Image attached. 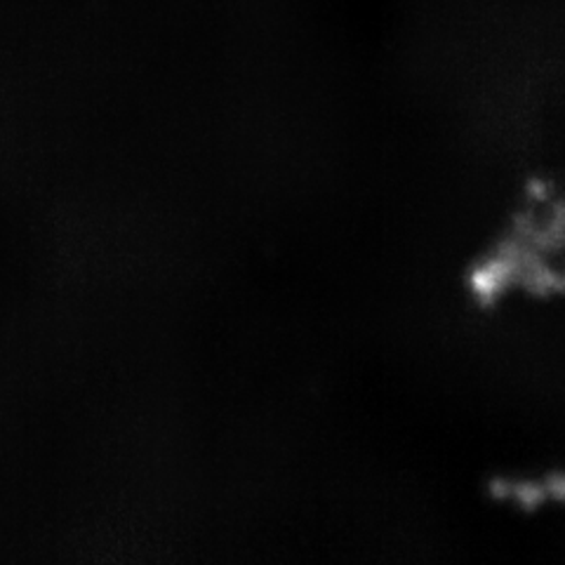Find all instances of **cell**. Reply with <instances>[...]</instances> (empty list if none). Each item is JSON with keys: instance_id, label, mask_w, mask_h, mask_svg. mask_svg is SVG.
<instances>
[{"instance_id": "cell-1", "label": "cell", "mask_w": 565, "mask_h": 565, "mask_svg": "<svg viewBox=\"0 0 565 565\" xmlns=\"http://www.w3.org/2000/svg\"><path fill=\"white\" fill-rule=\"evenodd\" d=\"M500 267L514 282L565 290V201L530 207L502 245Z\"/></svg>"}]
</instances>
